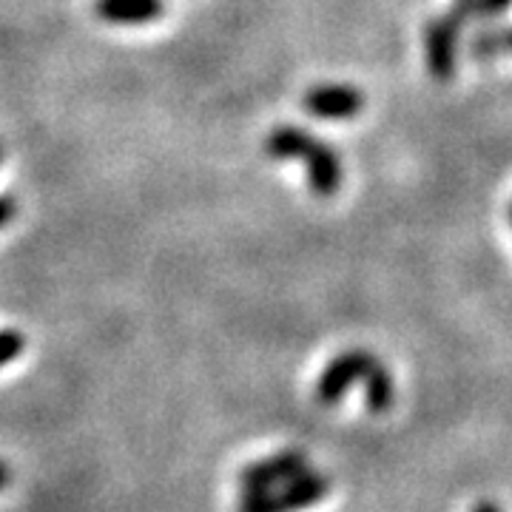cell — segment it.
<instances>
[{"label": "cell", "instance_id": "1", "mask_svg": "<svg viewBox=\"0 0 512 512\" xmlns=\"http://www.w3.org/2000/svg\"><path fill=\"white\" fill-rule=\"evenodd\" d=\"M265 151L274 160H302L308 165V185L316 197H333L342 188V160L339 154L311 137L308 131L293 126H279L268 134Z\"/></svg>", "mask_w": 512, "mask_h": 512}, {"label": "cell", "instance_id": "2", "mask_svg": "<svg viewBox=\"0 0 512 512\" xmlns=\"http://www.w3.org/2000/svg\"><path fill=\"white\" fill-rule=\"evenodd\" d=\"M330 490V481L322 473H302L274 490L242 493L237 512H299L319 504Z\"/></svg>", "mask_w": 512, "mask_h": 512}, {"label": "cell", "instance_id": "3", "mask_svg": "<svg viewBox=\"0 0 512 512\" xmlns=\"http://www.w3.org/2000/svg\"><path fill=\"white\" fill-rule=\"evenodd\" d=\"M461 20H456L450 12L439 18L427 20L424 26V60L427 72L441 83H450L458 72V43H461Z\"/></svg>", "mask_w": 512, "mask_h": 512}, {"label": "cell", "instance_id": "4", "mask_svg": "<svg viewBox=\"0 0 512 512\" xmlns=\"http://www.w3.org/2000/svg\"><path fill=\"white\" fill-rule=\"evenodd\" d=\"M302 473H308V456L299 453V450H285V453H276V456H268L242 467L239 487H242V493L274 490V487L285 484V481H293Z\"/></svg>", "mask_w": 512, "mask_h": 512}, {"label": "cell", "instance_id": "5", "mask_svg": "<svg viewBox=\"0 0 512 512\" xmlns=\"http://www.w3.org/2000/svg\"><path fill=\"white\" fill-rule=\"evenodd\" d=\"M373 362H376V359H373L367 350H348V353H339V356L322 370V376H319V382H316V402L328 404V407L330 404L342 402V396L348 393L353 384L362 382V376L370 370Z\"/></svg>", "mask_w": 512, "mask_h": 512}, {"label": "cell", "instance_id": "6", "mask_svg": "<svg viewBox=\"0 0 512 512\" xmlns=\"http://www.w3.org/2000/svg\"><path fill=\"white\" fill-rule=\"evenodd\" d=\"M365 106V97L353 86H316L305 94V111L322 120H350Z\"/></svg>", "mask_w": 512, "mask_h": 512}, {"label": "cell", "instance_id": "7", "mask_svg": "<svg viewBox=\"0 0 512 512\" xmlns=\"http://www.w3.org/2000/svg\"><path fill=\"white\" fill-rule=\"evenodd\" d=\"M163 0H94L97 18L117 26H143L163 15Z\"/></svg>", "mask_w": 512, "mask_h": 512}, {"label": "cell", "instance_id": "8", "mask_svg": "<svg viewBox=\"0 0 512 512\" xmlns=\"http://www.w3.org/2000/svg\"><path fill=\"white\" fill-rule=\"evenodd\" d=\"M365 382V404L370 413H387L393 407V376L390 370L379 362H373L370 370L362 376Z\"/></svg>", "mask_w": 512, "mask_h": 512}, {"label": "cell", "instance_id": "9", "mask_svg": "<svg viewBox=\"0 0 512 512\" xmlns=\"http://www.w3.org/2000/svg\"><path fill=\"white\" fill-rule=\"evenodd\" d=\"M501 55H507L501 29H481V32L470 37V57L478 60V63H490V60Z\"/></svg>", "mask_w": 512, "mask_h": 512}, {"label": "cell", "instance_id": "10", "mask_svg": "<svg viewBox=\"0 0 512 512\" xmlns=\"http://www.w3.org/2000/svg\"><path fill=\"white\" fill-rule=\"evenodd\" d=\"M23 348H26V336L23 333L12 328L0 330V367L15 362L20 353H23Z\"/></svg>", "mask_w": 512, "mask_h": 512}, {"label": "cell", "instance_id": "11", "mask_svg": "<svg viewBox=\"0 0 512 512\" xmlns=\"http://www.w3.org/2000/svg\"><path fill=\"white\" fill-rule=\"evenodd\" d=\"M478 3V20H495L504 18L512 9V0H476Z\"/></svg>", "mask_w": 512, "mask_h": 512}, {"label": "cell", "instance_id": "12", "mask_svg": "<svg viewBox=\"0 0 512 512\" xmlns=\"http://www.w3.org/2000/svg\"><path fill=\"white\" fill-rule=\"evenodd\" d=\"M15 214H18V202L3 194V197H0V228L15 220Z\"/></svg>", "mask_w": 512, "mask_h": 512}, {"label": "cell", "instance_id": "13", "mask_svg": "<svg viewBox=\"0 0 512 512\" xmlns=\"http://www.w3.org/2000/svg\"><path fill=\"white\" fill-rule=\"evenodd\" d=\"M473 512H501V510H498V504H493V501H481V504L473 507Z\"/></svg>", "mask_w": 512, "mask_h": 512}, {"label": "cell", "instance_id": "14", "mask_svg": "<svg viewBox=\"0 0 512 512\" xmlns=\"http://www.w3.org/2000/svg\"><path fill=\"white\" fill-rule=\"evenodd\" d=\"M501 35H504V52H507V55H512V26L501 29Z\"/></svg>", "mask_w": 512, "mask_h": 512}, {"label": "cell", "instance_id": "15", "mask_svg": "<svg viewBox=\"0 0 512 512\" xmlns=\"http://www.w3.org/2000/svg\"><path fill=\"white\" fill-rule=\"evenodd\" d=\"M6 484H9V467H6V464L0 461V490H3Z\"/></svg>", "mask_w": 512, "mask_h": 512}, {"label": "cell", "instance_id": "16", "mask_svg": "<svg viewBox=\"0 0 512 512\" xmlns=\"http://www.w3.org/2000/svg\"><path fill=\"white\" fill-rule=\"evenodd\" d=\"M0 163H3V148H0Z\"/></svg>", "mask_w": 512, "mask_h": 512}, {"label": "cell", "instance_id": "17", "mask_svg": "<svg viewBox=\"0 0 512 512\" xmlns=\"http://www.w3.org/2000/svg\"><path fill=\"white\" fill-rule=\"evenodd\" d=\"M510 220H512V208H510Z\"/></svg>", "mask_w": 512, "mask_h": 512}]
</instances>
